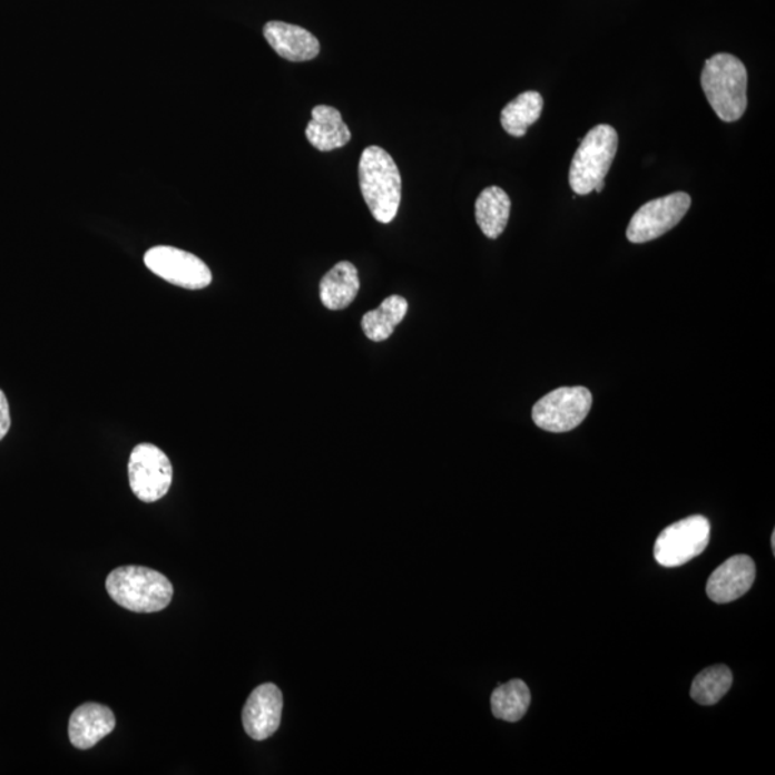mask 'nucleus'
<instances>
[{
  "label": "nucleus",
  "mask_w": 775,
  "mask_h": 775,
  "mask_svg": "<svg viewBox=\"0 0 775 775\" xmlns=\"http://www.w3.org/2000/svg\"><path fill=\"white\" fill-rule=\"evenodd\" d=\"M732 685V670L725 665H715L697 675L690 687V697L700 705H714L727 695Z\"/></svg>",
  "instance_id": "20"
},
{
  "label": "nucleus",
  "mask_w": 775,
  "mask_h": 775,
  "mask_svg": "<svg viewBox=\"0 0 775 775\" xmlns=\"http://www.w3.org/2000/svg\"><path fill=\"white\" fill-rule=\"evenodd\" d=\"M11 429V412H9V402L7 395L0 390V441L7 436Z\"/></svg>",
  "instance_id": "21"
},
{
  "label": "nucleus",
  "mask_w": 775,
  "mask_h": 775,
  "mask_svg": "<svg viewBox=\"0 0 775 775\" xmlns=\"http://www.w3.org/2000/svg\"><path fill=\"white\" fill-rule=\"evenodd\" d=\"M541 112H543V97L539 92L520 94L501 111V127L510 136L524 137L529 127L539 121Z\"/></svg>",
  "instance_id": "18"
},
{
  "label": "nucleus",
  "mask_w": 775,
  "mask_h": 775,
  "mask_svg": "<svg viewBox=\"0 0 775 775\" xmlns=\"http://www.w3.org/2000/svg\"><path fill=\"white\" fill-rule=\"evenodd\" d=\"M128 475L133 493L144 503H156L170 490L173 465L158 447L140 444L129 455Z\"/></svg>",
  "instance_id": "7"
},
{
  "label": "nucleus",
  "mask_w": 775,
  "mask_h": 775,
  "mask_svg": "<svg viewBox=\"0 0 775 775\" xmlns=\"http://www.w3.org/2000/svg\"><path fill=\"white\" fill-rule=\"evenodd\" d=\"M710 523L707 517L690 516L668 526L658 536L654 558L664 568H678L698 558L709 543Z\"/></svg>",
  "instance_id": "6"
},
{
  "label": "nucleus",
  "mask_w": 775,
  "mask_h": 775,
  "mask_svg": "<svg viewBox=\"0 0 775 775\" xmlns=\"http://www.w3.org/2000/svg\"><path fill=\"white\" fill-rule=\"evenodd\" d=\"M690 205L693 200L689 194L683 192L646 203L635 213L629 223L626 230L628 241L639 245V243L653 242L664 236L683 220Z\"/></svg>",
  "instance_id": "8"
},
{
  "label": "nucleus",
  "mask_w": 775,
  "mask_h": 775,
  "mask_svg": "<svg viewBox=\"0 0 775 775\" xmlns=\"http://www.w3.org/2000/svg\"><path fill=\"white\" fill-rule=\"evenodd\" d=\"M273 51L291 62H306L321 52V43L306 29L286 22L273 21L263 28Z\"/></svg>",
  "instance_id": "13"
},
{
  "label": "nucleus",
  "mask_w": 775,
  "mask_h": 775,
  "mask_svg": "<svg viewBox=\"0 0 775 775\" xmlns=\"http://www.w3.org/2000/svg\"><path fill=\"white\" fill-rule=\"evenodd\" d=\"M530 703V689L520 679L500 685L491 695V710H493L494 717L507 723L520 722L528 713Z\"/></svg>",
  "instance_id": "19"
},
{
  "label": "nucleus",
  "mask_w": 775,
  "mask_h": 775,
  "mask_svg": "<svg viewBox=\"0 0 775 775\" xmlns=\"http://www.w3.org/2000/svg\"><path fill=\"white\" fill-rule=\"evenodd\" d=\"M772 548L774 551L775 550V531H773V536H772Z\"/></svg>",
  "instance_id": "22"
},
{
  "label": "nucleus",
  "mask_w": 775,
  "mask_h": 775,
  "mask_svg": "<svg viewBox=\"0 0 775 775\" xmlns=\"http://www.w3.org/2000/svg\"><path fill=\"white\" fill-rule=\"evenodd\" d=\"M116 725V715L106 705L82 704L69 718V739L73 747L89 749L111 734Z\"/></svg>",
  "instance_id": "12"
},
{
  "label": "nucleus",
  "mask_w": 775,
  "mask_h": 775,
  "mask_svg": "<svg viewBox=\"0 0 775 775\" xmlns=\"http://www.w3.org/2000/svg\"><path fill=\"white\" fill-rule=\"evenodd\" d=\"M592 402L588 387L561 386L536 402L531 416L539 429L559 434L579 426L589 415Z\"/></svg>",
  "instance_id": "5"
},
{
  "label": "nucleus",
  "mask_w": 775,
  "mask_h": 775,
  "mask_svg": "<svg viewBox=\"0 0 775 775\" xmlns=\"http://www.w3.org/2000/svg\"><path fill=\"white\" fill-rule=\"evenodd\" d=\"M362 197L372 216L382 225L394 220L401 205V174L394 158L384 148H365L360 160Z\"/></svg>",
  "instance_id": "2"
},
{
  "label": "nucleus",
  "mask_w": 775,
  "mask_h": 775,
  "mask_svg": "<svg viewBox=\"0 0 775 775\" xmlns=\"http://www.w3.org/2000/svg\"><path fill=\"white\" fill-rule=\"evenodd\" d=\"M705 97L724 122H735L748 106V73L745 65L732 53H717L705 62L700 76Z\"/></svg>",
  "instance_id": "1"
},
{
  "label": "nucleus",
  "mask_w": 775,
  "mask_h": 775,
  "mask_svg": "<svg viewBox=\"0 0 775 775\" xmlns=\"http://www.w3.org/2000/svg\"><path fill=\"white\" fill-rule=\"evenodd\" d=\"M511 202L509 194L500 187H487L475 202V220L489 238H497L509 223Z\"/></svg>",
  "instance_id": "16"
},
{
  "label": "nucleus",
  "mask_w": 775,
  "mask_h": 775,
  "mask_svg": "<svg viewBox=\"0 0 775 775\" xmlns=\"http://www.w3.org/2000/svg\"><path fill=\"white\" fill-rule=\"evenodd\" d=\"M144 263L161 279L184 290H205L213 279L210 269L202 258L176 247H153L144 256Z\"/></svg>",
  "instance_id": "9"
},
{
  "label": "nucleus",
  "mask_w": 775,
  "mask_h": 775,
  "mask_svg": "<svg viewBox=\"0 0 775 775\" xmlns=\"http://www.w3.org/2000/svg\"><path fill=\"white\" fill-rule=\"evenodd\" d=\"M107 592L121 608L137 614L160 612L171 604V581L144 566H122L107 578Z\"/></svg>",
  "instance_id": "3"
},
{
  "label": "nucleus",
  "mask_w": 775,
  "mask_h": 775,
  "mask_svg": "<svg viewBox=\"0 0 775 775\" xmlns=\"http://www.w3.org/2000/svg\"><path fill=\"white\" fill-rule=\"evenodd\" d=\"M283 709L281 689L275 684H263L248 697L243 708V727L248 737L263 742L279 729Z\"/></svg>",
  "instance_id": "10"
},
{
  "label": "nucleus",
  "mask_w": 775,
  "mask_h": 775,
  "mask_svg": "<svg viewBox=\"0 0 775 775\" xmlns=\"http://www.w3.org/2000/svg\"><path fill=\"white\" fill-rule=\"evenodd\" d=\"M757 575L755 563L749 556L738 555L724 561L709 576L707 583L708 598L715 604H729L752 589Z\"/></svg>",
  "instance_id": "11"
},
{
  "label": "nucleus",
  "mask_w": 775,
  "mask_h": 775,
  "mask_svg": "<svg viewBox=\"0 0 775 775\" xmlns=\"http://www.w3.org/2000/svg\"><path fill=\"white\" fill-rule=\"evenodd\" d=\"M406 312H409V302L404 297L387 296L380 307L365 313L362 317V330H364L367 340L386 341L394 334L395 327L404 320Z\"/></svg>",
  "instance_id": "17"
},
{
  "label": "nucleus",
  "mask_w": 775,
  "mask_h": 775,
  "mask_svg": "<svg viewBox=\"0 0 775 775\" xmlns=\"http://www.w3.org/2000/svg\"><path fill=\"white\" fill-rule=\"evenodd\" d=\"M321 301L330 311H342L355 301L360 292V276L351 262L336 263L321 281Z\"/></svg>",
  "instance_id": "15"
},
{
  "label": "nucleus",
  "mask_w": 775,
  "mask_h": 775,
  "mask_svg": "<svg viewBox=\"0 0 775 775\" xmlns=\"http://www.w3.org/2000/svg\"><path fill=\"white\" fill-rule=\"evenodd\" d=\"M619 137L612 126L600 124L590 129L575 153L569 171L571 190L578 196L595 192L604 183L618 151Z\"/></svg>",
  "instance_id": "4"
},
{
  "label": "nucleus",
  "mask_w": 775,
  "mask_h": 775,
  "mask_svg": "<svg viewBox=\"0 0 775 775\" xmlns=\"http://www.w3.org/2000/svg\"><path fill=\"white\" fill-rule=\"evenodd\" d=\"M306 138L316 150L326 153L345 147L351 141L352 134L336 108L317 106L312 109Z\"/></svg>",
  "instance_id": "14"
}]
</instances>
